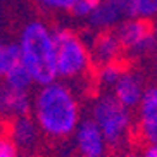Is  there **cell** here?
<instances>
[{"label": "cell", "instance_id": "obj_1", "mask_svg": "<svg viewBox=\"0 0 157 157\" xmlns=\"http://www.w3.org/2000/svg\"><path fill=\"white\" fill-rule=\"evenodd\" d=\"M33 117L48 138L62 140L74 135L81 123L78 97L64 81L40 86L33 97Z\"/></svg>", "mask_w": 157, "mask_h": 157}, {"label": "cell", "instance_id": "obj_2", "mask_svg": "<svg viewBox=\"0 0 157 157\" xmlns=\"http://www.w3.org/2000/svg\"><path fill=\"white\" fill-rule=\"evenodd\" d=\"M21 62L31 73L35 85H48L57 79L56 36L43 21H29L19 35Z\"/></svg>", "mask_w": 157, "mask_h": 157}, {"label": "cell", "instance_id": "obj_3", "mask_svg": "<svg viewBox=\"0 0 157 157\" xmlns=\"http://www.w3.org/2000/svg\"><path fill=\"white\" fill-rule=\"evenodd\" d=\"M56 36V67L57 79L78 81L83 79L92 67L90 47L78 33L69 28L54 29Z\"/></svg>", "mask_w": 157, "mask_h": 157}, {"label": "cell", "instance_id": "obj_4", "mask_svg": "<svg viewBox=\"0 0 157 157\" xmlns=\"http://www.w3.org/2000/svg\"><path fill=\"white\" fill-rule=\"evenodd\" d=\"M92 119L100 128L109 145H121L133 128L131 109L124 107L114 93H100L92 104Z\"/></svg>", "mask_w": 157, "mask_h": 157}, {"label": "cell", "instance_id": "obj_5", "mask_svg": "<svg viewBox=\"0 0 157 157\" xmlns=\"http://www.w3.org/2000/svg\"><path fill=\"white\" fill-rule=\"evenodd\" d=\"M116 35L119 38L123 50H126L131 56H143L155 47V35L147 19H123L116 28Z\"/></svg>", "mask_w": 157, "mask_h": 157}, {"label": "cell", "instance_id": "obj_6", "mask_svg": "<svg viewBox=\"0 0 157 157\" xmlns=\"http://www.w3.org/2000/svg\"><path fill=\"white\" fill-rule=\"evenodd\" d=\"M74 145L81 157H105L109 142L95 121L83 119L74 131Z\"/></svg>", "mask_w": 157, "mask_h": 157}, {"label": "cell", "instance_id": "obj_7", "mask_svg": "<svg viewBox=\"0 0 157 157\" xmlns=\"http://www.w3.org/2000/svg\"><path fill=\"white\" fill-rule=\"evenodd\" d=\"M136 128L138 135L148 145H157V85L145 88L136 109Z\"/></svg>", "mask_w": 157, "mask_h": 157}, {"label": "cell", "instance_id": "obj_8", "mask_svg": "<svg viewBox=\"0 0 157 157\" xmlns=\"http://www.w3.org/2000/svg\"><path fill=\"white\" fill-rule=\"evenodd\" d=\"M90 56H92L93 66L102 67L105 64H112L117 62L123 47L116 31H100L95 35V38L90 43Z\"/></svg>", "mask_w": 157, "mask_h": 157}, {"label": "cell", "instance_id": "obj_9", "mask_svg": "<svg viewBox=\"0 0 157 157\" xmlns=\"http://www.w3.org/2000/svg\"><path fill=\"white\" fill-rule=\"evenodd\" d=\"M33 111V98L29 92H19L0 83V116L14 119L19 116H28Z\"/></svg>", "mask_w": 157, "mask_h": 157}, {"label": "cell", "instance_id": "obj_10", "mask_svg": "<svg viewBox=\"0 0 157 157\" xmlns=\"http://www.w3.org/2000/svg\"><path fill=\"white\" fill-rule=\"evenodd\" d=\"M114 97L128 109H138L140 102L145 93V85L143 78L135 71H124L119 81L112 88Z\"/></svg>", "mask_w": 157, "mask_h": 157}, {"label": "cell", "instance_id": "obj_11", "mask_svg": "<svg viewBox=\"0 0 157 157\" xmlns=\"http://www.w3.org/2000/svg\"><path fill=\"white\" fill-rule=\"evenodd\" d=\"M40 126L35 121V117L28 116H19L10 119L9 123V136L14 140V143L19 148H31L35 143L38 142L40 136Z\"/></svg>", "mask_w": 157, "mask_h": 157}, {"label": "cell", "instance_id": "obj_12", "mask_svg": "<svg viewBox=\"0 0 157 157\" xmlns=\"http://www.w3.org/2000/svg\"><path fill=\"white\" fill-rule=\"evenodd\" d=\"M86 19H88L90 28L95 29L97 33H100V31H112V28H117V24L124 17L112 4L102 0V4Z\"/></svg>", "mask_w": 157, "mask_h": 157}, {"label": "cell", "instance_id": "obj_13", "mask_svg": "<svg viewBox=\"0 0 157 157\" xmlns=\"http://www.w3.org/2000/svg\"><path fill=\"white\" fill-rule=\"evenodd\" d=\"M4 83L14 90H19V92H29V88L35 85V79L28 71V67L23 62H19L4 76Z\"/></svg>", "mask_w": 157, "mask_h": 157}, {"label": "cell", "instance_id": "obj_14", "mask_svg": "<svg viewBox=\"0 0 157 157\" xmlns=\"http://www.w3.org/2000/svg\"><path fill=\"white\" fill-rule=\"evenodd\" d=\"M19 62H21L19 45L12 42H4V38L0 36V78H4Z\"/></svg>", "mask_w": 157, "mask_h": 157}, {"label": "cell", "instance_id": "obj_15", "mask_svg": "<svg viewBox=\"0 0 157 157\" xmlns=\"http://www.w3.org/2000/svg\"><path fill=\"white\" fill-rule=\"evenodd\" d=\"M124 67L119 64V62H112V64H105L98 67V73H97V81L105 88H114L116 83L119 81V78L123 76L124 73Z\"/></svg>", "mask_w": 157, "mask_h": 157}, {"label": "cell", "instance_id": "obj_16", "mask_svg": "<svg viewBox=\"0 0 157 157\" xmlns=\"http://www.w3.org/2000/svg\"><path fill=\"white\" fill-rule=\"evenodd\" d=\"M43 10L48 12H73L78 0H35Z\"/></svg>", "mask_w": 157, "mask_h": 157}, {"label": "cell", "instance_id": "obj_17", "mask_svg": "<svg viewBox=\"0 0 157 157\" xmlns=\"http://www.w3.org/2000/svg\"><path fill=\"white\" fill-rule=\"evenodd\" d=\"M100 4H102V0H78V4L74 5V9H73L71 14H73L74 17L86 19Z\"/></svg>", "mask_w": 157, "mask_h": 157}, {"label": "cell", "instance_id": "obj_18", "mask_svg": "<svg viewBox=\"0 0 157 157\" xmlns=\"http://www.w3.org/2000/svg\"><path fill=\"white\" fill-rule=\"evenodd\" d=\"M136 17L147 21L157 17V0H136Z\"/></svg>", "mask_w": 157, "mask_h": 157}, {"label": "cell", "instance_id": "obj_19", "mask_svg": "<svg viewBox=\"0 0 157 157\" xmlns=\"http://www.w3.org/2000/svg\"><path fill=\"white\" fill-rule=\"evenodd\" d=\"M119 10L123 17H136V0H105Z\"/></svg>", "mask_w": 157, "mask_h": 157}, {"label": "cell", "instance_id": "obj_20", "mask_svg": "<svg viewBox=\"0 0 157 157\" xmlns=\"http://www.w3.org/2000/svg\"><path fill=\"white\" fill-rule=\"evenodd\" d=\"M0 157H21L19 147L10 136H0Z\"/></svg>", "mask_w": 157, "mask_h": 157}, {"label": "cell", "instance_id": "obj_21", "mask_svg": "<svg viewBox=\"0 0 157 157\" xmlns=\"http://www.w3.org/2000/svg\"><path fill=\"white\" fill-rule=\"evenodd\" d=\"M142 157H157V145H147Z\"/></svg>", "mask_w": 157, "mask_h": 157}, {"label": "cell", "instance_id": "obj_22", "mask_svg": "<svg viewBox=\"0 0 157 157\" xmlns=\"http://www.w3.org/2000/svg\"><path fill=\"white\" fill-rule=\"evenodd\" d=\"M121 157H142V155H136V154H124V155H121Z\"/></svg>", "mask_w": 157, "mask_h": 157}]
</instances>
